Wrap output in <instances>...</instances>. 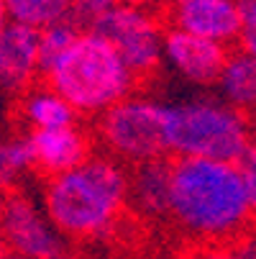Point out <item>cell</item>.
Instances as JSON below:
<instances>
[{"label":"cell","instance_id":"6da1fadb","mask_svg":"<svg viewBox=\"0 0 256 259\" xmlns=\"http://www.w3.org/2000/svg\"><path fill=\"white\" fill-rule=\"evenodd\" d=\"M169 218L200 241H231L243 234L251 208L233 164L172 157Z\"/></svg>","mask_w":256,"mask_h":259},{"label":"cell","instance_id":"7a4b0ae2","mask_svg":"<svg viewBox=\"0 0 256 259\" xmlns=\"http://www.w3.org/2000/svg\"><path fill=\"white\" fill-rule=\"evenodd\" d=\"M44 205L62 236L103 239L128 213L126 169L111 157L92 154L80 167L44 180Z\"/></svg>","mask_w":256,"mask_h":259},{"label":"cell","instance_id":"3957f363","mask_svg":"<svg viewBox=\"0 0 256 259\" xmlns=\"http://www.w3.org/2000/svg\"><path fill=\"white\" fill-rule=\"evenodd\" d=\"M75 113H103L133 93L118 52L97 33H80L41 77Z\"/></svg>","mask_w":256,"mask_h":259},{"label":"cell","instance_id":"277c9868","mask_svg":"<svg viewBox=\"0 0 256 259\" xmlns=\"http://www.w3.org/2000/svg\"><path fill=\"white\" fill-rule=\"evenodd\" d=\"M164 134L172 157L233 164L251 144L246 118L223 100H190L164 108Z\"/></svg>","mask_w":256,"mask_h":259},{"label":"cell","instance_id":"5b68a950","mask_svg":"<svg viewBox=\"0 0 256 259\" xmlns=\"http://www.w3.org/2000/svg\"><path fill=\"white\" fill-rule=\"evenodd\" d=\"M95 136L103 141L111 159L126 167L169 157L164 108L143 98H123L97 113Z\"/></svg>","mask_w":256,"mask_h":259},{"label":"cell","instance_id":"8992f818","mask_svg":"<svg viewBox=\"0 0 256 259\" xmlns=\"http://www.w3.org/2000/svg\"><path fill=\"white\" fill-rule=\"evenodd\" d=\"M90 33H97L118 52L123 67L131 75L133 90L149 88V82L159 75L164 59V26L154 13L128 6H113L103 18L95 21Z\"/></svg>","mask_w":256,"mask_h":259},{"label":"cell","instance_id":"52a82bcc","mask_svg":"<svg viewBox=\"0 0 256 259\" xmlns=\"http://www.w3.org/2000/svg\"><path fill=\"white\" fill-rule=\"evenodd\" d=\"M0 241L13 254L28 259H69L57 229L39 213L33 200L21 188L6 190L3 215H0Z\"/></svg>","mask_w":256,"mask_h":259},{"label":"cell","instance_id":"ba28073f","mask_svg":"<svg viewBox=\"0 0 256 259\" xmlns=\"http://www.w3.org/2000/svg\"><path fill=\"white\" fill-rule=\"evenodd\" d=\"M154 13L162 26L187 31L200 39L215 44H233L238 36V0H177V3L159 6Z\"/></svg>","mask_w":256,"mask_h":259},{"label":"cell","instance_id":"9c48e42d","mask_svg":"<svg viewBox=\"0 0 256 259\" xmlns=\"http://www.w3.org/2000/svg\"><path fill=\"white\" fill-rule=\"evenodd\" d=\"M26 141L31 152V172L41 180L69 172L92 157V139L75 123L62 128L26 131Z\"/></svg>","mask_w":256,"mask_h":259},{"label":"cell","instance_id":"30bf717a","mask_svg":"<svg viewBox=\"0 0 256 259\" xmlns=\"http://www.w3.org/2000/svg\"><path fill=\"white\" fill-rule=\"evenodd\" d=\"M162 52H164L167 62L185 80H190L195 85H215L231 49L223 44L200 39V36H192L187 31L164 26Z\"/></svg>","mask_w":256,"mask_h":259},{"label":"cell","instance_id":"8fae6325","mask_svg":"<svg viewBox=\"0 0 256 259\" xmlns=\"http://www.w3.org/2000/svg\"><path fill=\"white\" fill-rule=\"evenodd\" d=\"M39 36L33 28L18 21H8L0 31V88L13 98L39 82Z\"/></svg>","mask_w":256,"mask_h":259},{"label":"cell","instance_id":"7c38bea8","mask_svg":"<svg viewBox=\"0 0 256 259\" xmlns=\"http://www.w3.org/2000/svg\"><path fill=\"white\" fill-rule=\"evenodd\" d=\"M169 172L172 154L126 169V205L138 221L169 218Z\"/></svg>","mask_w":256,"mask_h":259},{"label":"cell","instance_id":"4fadbf2b","mask_svg":"<svg viewBox=\"0 0 256 259\" xmlns=\"http://www.w3.org/2000/svg\"><path fill=\"white\" fill-rule=\"evenodd\" d=\"M16 110L21 116V126H28V131L62 128L75 123V110L41 80L26 93L16 95Z\"/></svg>","mask_w":256,"mask_h":259},{"label":"cell","instance_id":"5bb4252c","mask_svg":"<svg viewBox=\"0 0 256 259\" xmlns=\"http://www.w3.org/2000/svg\"><path fill=\"white\" fill-rule=\"evenodd\" d=\"M215 85L223 95V103L246 116L248 110L256 108V59L243 54L241 49L228 52V59Z\"/></svg>","mask_w":256,"mask_h":259},{"label":"cell","instance_id":"9a60e30c","mask_svg":"<svg viewBox=\"0 0 256 259\" xmlns=\"http://www.w3.org/2000/svg\"><path fill=\"white\" fill-rule=\"evenodd\" d=\"M23 172H31V152L23 131L0 136V190L18 188Z\"/></svg>","mask_w":256,"mask_h":259},{"label":"cell","instance_id":"2e32d148","mask_svg":"<svg viewBox=\"0 0 256 259\" xmlns=\"http://www.w3.org/2000/svg\"><path fill=\"white\" fill-rule=\"evenodd\" d=\"M72 0H6L8 16L18 23L44 28L62 21L69 11Z\"/></svg>","mask_w":256,"mask_h":259},{"label":"cell","instance_id":"e0dca14e","mask_svg":"<svg viewBox=\"0 0 256 259\" xmlns=\"http://www.w3.org/2000/svg\"><path fill=\"white\" fill-rule=\"evenodd\" d=\"M77 36H80V31L72 23H67L64 18L41 28V36H39V77H44L54 67V62L72 47V41H75Z\"/></svg>","mask_w":256,"mask_h":259},{"label":"cell","instance_id":"ac0fdd59","mask_svg":"<svg viewBox=\"0 0 256 259\" xmlns=\"http://www.w3.org/2000/svg\"><path fill=\"white\" fill-rule=\"evenodd\" d=\"M233 169L241 180V188L246 195V203L251 208V215L256 213V144H248L241 152V157L233 162Z\"/></svg>","mask_w":256,"mask_h":259},{"label":"cell","instance_id":"d6986e66","mask_svg":"<svg viewBox=\"0 0 256 259\" xmlns=\"http://www.w3.org/2000/svg\"><path fill=\"white\" fill-rule=\"evenodd\" d=\"M238 18L236 44L243 54L256 59V0H238Z\"/></svg>","mask_w":256,"mask_h":259},{"label":"cell","instance_id":"ffe728a7","mask_svg":"<svg viewBox=\"0 0 256 259\" xmlns=\"http://www.w3.org/2000/svg\"><path fill=\"white\" fill-rule=\"evenodd\" d=\"M223 251L228 259H256V234H238Z\"/></svg>","mask_w":256,"mask_h":259},{"label":"cell","instance_id":"44dd1931","mask_svg":"<svg viewBox=\"0 0 256 259\" xmlns=\"http://www.w3.org/2000/svg\"><path fill=\"white\" fill-rule=\"evenodd\" d=\"M118 6L141 8V11H157V8L162 6V0H118Z\"/></svg>","mask_w":256,"mask_h":259},{"label":"cell","instance_id":"7402d4cb","mask_svg":"<svg viewBox=\"0 0 256 259\" xmlns=\"http://www.w3.org/2000/svg\"><path fill=\"white\" fill-rule=\"evenodd\" d=\"M195 259H228V256H226V251H223V249H221V251L213 249V251H202V254H197Z\"/></svg>","mask_w":256,"mask_h":259},{"label":"cell","instance_id":"603a6c76","mask_svg":"<svg viewBox=\"0 0 256 259\" xmlns=\"http://www.w3.org/2000/svg\"><path fill=\"white\" fill-rule=\"evenodd\" d=\"M8 23V8H6V0H0V31L6 28Z\"/></svg>","mask_w":256,"mask_h":259},{"label":"cell","instance_id":"cb8c5ba5","mask_svg":"<svg viewBox=\"0 0 256 259\" xmlns=\"http://www.w3.org/2000/svg\"><path fill=\"white\" fill-rule=\"evenodd\" d=\"M0 259H28V256H21V254H13V251H11V254H3Z\"/></svg>","mask_w":256,"mask_h":259},{"label":"cell","instance_id":"d4e9b609","mask_svg":"<svg viewBox=\"0 0 256 259\" xmlns=\"http://www.w3.org/2000/svg\"><path fill=\"white\" fill-rule=\"evenodd\" d=\"M3 203H6V193L0 190V215H3Z\"/></svg>","mask_w":256,"mask_h":259},{"label":"cell","instance_id":"484cf974","mask_svg":"<svg viewBox=\"0 0 256 259\" xmlns=\"http://www.w3.org/2000/svg\"><path fill=\"white\" fill-rule=\"evenodd\" d=\"M6 254V246H3V241H0V256H3Z\"/></svg>","mask_w":256,"mask_h":259},{"label":"cell","instance_id":"4316f807","mask_svg":"<svg viewBox=\"0 0 256 259\" xmlns=\"http://www.w3.org/2000/svg\"><path fill=\"white\" fill-rule=\"evenodd\" d=\"M169 3H177V0H169Z\"/></svg>","mask_w":256,"mask_h":259}]
</instances>
